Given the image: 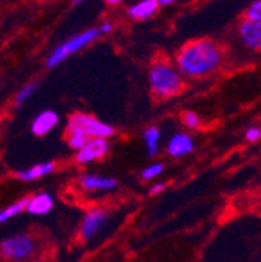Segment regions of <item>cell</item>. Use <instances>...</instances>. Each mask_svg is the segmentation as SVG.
<instances>
[{
	"instance_id": "obj_15",
	"label": "cell",
	"mask_w": 261,
	"mask_h": 262,
	"mask_svg": "<svg viewBox=\"0 0 261 262\" xmlns=\"http://www.w3.org/2000/svg\"><path fill=\"white\" fill-rule=\"evenodd\" d=\"M159 138H161V131L155 125L147 126L143 131V142H144L146 151L150 158H156L159 153Z\"/></svg>"
},
{
	"instance_id": "obj_26",
	"label": "cell",
	"mask_w": 261,
	"mask_h": 262,
	"mask_svg": "<svg viewBox=\"0 0 261 262\" xmlns=\"http://www.w3.org/2000/svg\"><path fill=\"white\" fill-rule=\"evenodd\" d=\"M105 2L108 4V5H111V7H116V5H121L124 0H105Z\"/></svg>"
},
{
	"instance_id": "obj_7",
	"label": "cell",
	"mask_w": 261,
	"mask_h": 262,
	"mask_svg": "<svg viewBox=\"0 0 261 262\" xmlns=\"http://www.w3.org/2000/svg\"><path fill=\"white\" fill-rule=\"evenodd\" d=\"M78 187L89 193H107V192L117 190L119 183L113 177L85 172L78 177Z\"/></svg>"
},
{
	"instance_id": "obj_1",
	"label": "cell",
	"mask_w": 261,
	"mask_h": 262,
	"mask_svg": "<svg viewBox=\"0 0 261 262\" xmlns=\"http://www.w3.org/2000/svg\"><path fill=\"white\" fill-rule=\"evenodd\" d=\"M222 61V49L211 39L188 42L175 56V66L186 78L207 77L220 68Z\"/></svg>"
},
{
	"instance_id": "obj_16",
	"label": "cell",
	"mask_w": 261,
	"mask_h": 262,
	"mask_svg": "<svg viewBox=\"0 0 261 262\" xmlns=\"http://www.w3.org/2000/svg\"><path fill=\"white\" fill-rule=\"evenodd\" d=\"M28 200H30V196H24L22 200L14 202V203H11L10 206H7V208H4V209H0V225H4V223H7L8 220H11V219L17 217L19 214H22V212L27 209Z\"/></svg>"
},
{
	"instance_id": "obj_2",
	"label": "cell",
	"mask_w": 261,
	"mask_h": 262,
	"mask_svg": "<svg viewBox=\"0 0 261 262\" xmlns=\"http://www.w3.org/2000/svg\"><path fill=\"white\" fill-rule=\"evenodd\" d=\"M149 86L156 98H171L183 91L185 80L175 62L161 58L150 64Z\"/></svg>"
},
{
	"instance_id": "obj_20",
	"label": "cell",
	"mask_w": 261,
	"mask_h": 262,
	"mask_svg": "<svg viewBox=\"0 0 261 262\" xmlns=\"http://www.w3.org/2000/svg\"><path fill=\"white\" fill-rule=\"evenodd\" d=\"M182 123L186 126V129H191V131L199 129L204 125L202 117L194 111H183L182 113Z\"/></svg>"
},
{
	"instance_id": "obj_6",
	"label": "cell",
	"mask_w": 261,
	"mask_h": 262,
	"mask_svg": "<svg viewBox=\"0 0 261 262\" xmlns=\"http://www.w3.org/2000/svg\"><path fill=\"white\" fill-rule=\"evenodd\" d=\"M108 219H110V214L102 206H95V208L88 209L85 212V215L80 222V228H78L80 241L85 244L91 242L105 228V225L108 223Z\"/></svg>"
},
{
	"instance_id": "obj_4",
	"label": "cell",
	"mask_w": 261,
	"mask_h": 262,
	"mask_svg": "<svg viewBox=\"0 0 261 262\" xmlns=\"http://www.w3.org/2000/svg\"><path fill=\"white\" fill-rule=\"evenodd\" d=\"M66 129H80L85 135H88L91 139L92 138L108 139V138H113L116 133L113 125L97 119L91 114H86V113H74L68 120Z\"/></svg>"
},
{
	"instance_id": "obj_12",
	"label": "cell",
	"mask_w": 261,
	"mask_h": 262,
	"mask_svg": "<svg viewBox=\"0 0 261 262\" xmlns=\"http://www.w3.org/2000/svg\"><path fill=\"white\" fill-rule=\"evenodd\" d=\"M53 205H55V200L52 193L39 192V193H35L33 196H30L25 211L31 215H46L53 209Z\"/></svg>"
},
{
	"instance_id": "obj_10",
	"label": "cell",
	"mask_w": 261,
	"mask_h": 262,
	"mask_svg": "<svg viewBox=\"0 0 261 262\" xmlns=\"http://www.w3.org/2000/svg\"><path fill=\"white\" fill-rule=\"evenodd\" d=\"M194 147L195 142L189 133H186V131H177V133H174L169 138L166 144V153L174 159H180L191 155L194 151Z\"/></svg>"
},
{
	"instance_id": "obj_27",
	"label": "cell",
	"mask_w": 261,
	"mask_h": 262,
	"mask_svg": "<svg viewBox=\"0 0 261 262\" xmlns=\"http://www.w3.org/2000/svg\"><path fill=\"white\" fill-rule=\"evenodd\" d=\"M255 200H256V203H258V206L261 208V189L258 190V193H256V199H255Z\"/></svg>"
},
{
	"instance_id": "obj_21",
	"label": "cell",
	"mask_w": 261,
	"mask_h": 262,
	"mask_svg": "<svg viewBox=\"0 0 261 262\" xmlns=\"http://www.w3.org/2000/svg\"><path fill=\"white\" fill-rule=\"evenodd\" d=\"M246 17L250 20L261 22V0H253L246 11Z\"/></svg>"
},
{
	"instance_id": "obj_13",
	"label": "cell",
	"mask_w": 261,
	"mask_h": 262,
	"mask_svg": "<svg viewBox=\"0 0 261 262\" xmlns=\"http://www.w3.org/2000/svg\"><path fill=\"white\" fill-rule=\"evenodd\" d=\"M158 8V0H139L127 8V16L133 20H147L156 14Z\"/></svg>"
},
{
	"instance_id": "obj_19",
	"label": "cell",
	"mask_w": 261,
	"mask_h": 262,
	"mask_svg": "<svg viewBox=\"0 0 261 262\" xmlns=\"http://www.w3.org/2000/svg\"><path fill=\"white\" fill-rule=\"evenodd\" d=\"M36 89H38V83H35V81L33 83H28L24 88H21L19 92L14 97V105L17 108H21L22 105H25L30 100V98H31V95L36 92Z\"/></svg>"
},
{
	"instance_id": "obj_9",
	"label": "cell",
	"mask_w": 261,
	"mask_h": 262,
	"mask_svg": "<svg viewBox=\"0 0 261 262\" xmlns=\"http://www.w3.org/2000/svg\"><path fill=\"white\" fill-rule=\"evenodd\" d=\"M243 46L250 52H261V22L244 19L238 28Z\"/></svg>"
},
{
	"instance_id": "obj_3",
	"label": "cell",
	"mask_w": 261,
	"mask_h": 262,
	"mask_svg": "<svg viewBox=\"0 0 261 262\" xmlns=\"http://www.w3.org/2000/svg\"><path fill=\"white\" fill-rule=\"evenodd\" d=\"M101 36H102V33H101L99 28H88V30L78 33V35L69 38L68 41H64L63 44L56 46L50 52V55L47 56V61H46L47 68L49 69L56 68V66H59L63 61H66L69 56H72V55L78 53L80 50H83L85 47L91 46L94 41H97Z\"/></svg>"
},
{
	"instance_id": "obj_25",
	"label": "cell",
	"mask_w": 261,
	"mask_h": 262,
	"mask_svg": "<svg viewBox=\"0 0 261 262\" xmlns=\"http://www.w3.org/2000/svg\"><path fill=\"white\" fill-rule=\"evenodd\" d=\"M177 2H178V0H158L159 7H169V5H174Z\"/></svg>"
},
{
	"instance_id": "obj_11",
	"label": "cell",
	"mask_w": 261,
	"mask_h": 262,
	"mask_svg": "<svg viewBox=\"0 0 261 262\" xmlns=\"http://www.w3.org/2000/svg\"><path fill=\"white\" fill-rule=\"evenodd\" d=\"M58 123H59V116L52 110H44L31 122V133L38 138H43L49 135L52 129H55Z\"/></svg>"
},
{
	"instance_id": "obj_28",
	"label": "cell",
	"mask_w": 261,
	"mask_h": 262,
	"mask_svg": "<svg viewBox=\"0 0 261 262\" xmlns=\"http://www.w3.org/2000/svg\"><path fill=\"white\" fill-rule=\"evenodd\" d=\"M86 2V0H72V5H82V4H85Z\"/></svg>"
},
{
	"instance_id": "obj_23",
	"label": "cell",
	"mask_w": 261,
	"mask_h": 262,
	"mask_svg": "<svg viewBox=\"0 0 261 262\" xmlns=\"http://www.w3.org/2000/svg\"><path fill=\"white\" fill-rule=\"evenodd\" d=\"M166 187H168V184H166V183L158 181V183H155V184H152V186L149 187V195H152V196L159 195L161 192H165V190H166Z\"/></svg>"
},
{
	"instance_id": "obj_8",
	"label": "cell",
	"mask_w": 261,
	"mask_h": 262,
	"mask_svg": "<svg viewBox=\"0 0 261 262\" xmlns=\"http://www.w3.org/2000/svg\"><path fill=\"white\" fill-rule=\"evenodd\" d=\"M110 153V141L104 138H92L86 142L83 148L75 151V161L82 166H88V164L94 161H101L107 158Z\"/></svg>"
},
{
	"instance_id": "obj_17",
	"label": "cell",
	"mask_w": 261,
	"mask_h": 262,
	"mask_svg": "<svg viewBox=\"0 0 261 262\" xmlns=\"http://www.w3.org/2000/svg\"><path fill=\"white\" fill-rule=\"evenodd\" d=\"M91 138L88 135H85L83 131L80 129H66V141H68V145L78 151L80 148H83L86 145V142L89 141Z\"/></svg>"
},
{
	"instance_id": "obj_14",
	"label": "cell",
	"mask_w": 261,
	"mask_h": 262,
	"mask_svg": "<svg viewBox=\"0 0 261 262\" xmlns=\"http://www.w3.org/2000/svg\"><path fill=\"white\" fill-rule=\"evenodd\" d=\"M55 169H56V164L53 161H44V162H39L30 169L19 170L16 173V177L22 181H36V180H41V178L53 173Z\"/></svg>"
},
{
	"instance_id": "obj_18",
	"label": "cell",
	"mask_w": 261,
	"mask_h": 262,
	"mask_svg": "<svg viewBox=\"0 0 261 262\" xmlns=\"http://www.w3.org/2000/svg\"><path fill=\"white\" fill-rule=\"evenodd\" d=\"M163 172H165V164H163V162H152V164H149L147 167H144L141 170V180L146 181V183L153 181L158 177H161Z\"/></svg>"
},
{
	"instance_id": "obj_24",
	"label": "cell",
	"mask_w": 261,
	"mask_h": 262,
	"mask_svg": "<svg viewBox=\"0 0 261 262\" xmlns=\"http://www.w3.org/2000/svg\"><path fill=\"white\" fill-rule=\"evenodd\" d=\"M101 30V33H102V36H105V35H110V33L113 31V28H114V24L113 22H108V20H105V22H102L99 27H97Z\"/></svg>"
},
{
	"instance_id": "obj_22",
	"label": "cell",
	"mask_w": 261,
	"mask_h": 262,
	"mask_svg": "<svg viewBox=\"0 0 261 262\" xmlns=\"http://www.w3.org/2000/svg\"><path fill=\"white\" fill-rule=\"evenodd\" d=\"M244 139L250 144L253 142H258L261 139V128L253 125V126H249L246 131H244Z\"/></svg>"
},
{
	"instance_id": "obj_5",
	"label": "cell",
	"mask_w": 261,
	"mask_h": 262,
	"mask_svg": "<svg viewBox=\"0 0 261 262\" xmlns=\"http://www.w3.org/2000/svg\"><path fill=\"white\" fill-rule=\"evenodd\" d=\"M36 250V241L30 234H14L0 242V254L10 260H25Z\"/></svg>"
}]
</instances>
